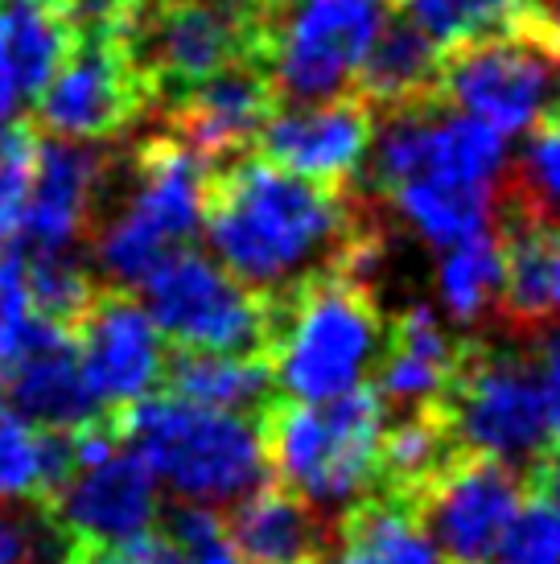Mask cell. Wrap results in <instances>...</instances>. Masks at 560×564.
I'll return each instance as SVG.
<instances>
[{
    "label": "cell",
    "instance_id": "1",
    "mask_svg": "<svg viewBox=\"0 0 560 564\" xmlns=\"http://www.w3.org/2000/svg\"><path fill=\"white\" fill-rule=\"evenodd\" d=\"M203 236L218 264L268 301L326 268L371 276L384 260V231L355 186L313 182L260 153L206 165Z\"/></svg>",
    "mask_w": 560,
    "mask_h": 564
},
{
    "label": "cell",
    "instance_id": "2",
    "mask_svg": "<svg viewBox=\"0 0 560 564\" xmlns=\"http://www.w3.org/2000/svg\"><path fill=\"white\" fill-rule=\"evenodd\" d=\"M388 338L384 310L367 276L326 268L272 301L268 371L284 400H334L371 383Z\"/></svg>",
    "mask_w": 560,
    "mask_h": 564
},
{
    "label": "cell",
    "instance_id": "3",
    "mask_svg": "<svg viewBox=\"0 0 560 564\" xmlns=\"http://www.w3.org/2000/svg\"><path fill=\"white\" fill-rule=\"evenodd\" d=\"M111 429L182 502H235L268 478L260 416L206 408L170 392L111 412Z\"/></svg>",
    "mask_w": 560,
    "mask_h": 564
},
{
    "label": "cell",
    "instance_id": "4",
    "mask_svg": "<svg viewBox=\"0 0 560 564\" xmlns=\"http://www.w3.org/2000/svg\"><path fill=\"white\" fill-rule=\"evenodd\" d=\"M388 404L371 383L334 400H280L260 416L268 470L280 486L305 499L334 523L379 490V445L388 429Z\"/></svg>",
    "mask_w": 560,
    "mask_h": 564
},
{
    "label": "cell",
    "instance_id": "5",
    "mask_svg": "<svg viewBox=\"0 0 560 564\" xmlns=\"http://www.w3.org/2000/svg\"><path fill=\"white\" fill-rule=\"evenodd\" d=\"M125 170L132 177L125 206L91 227L95 272L111 289H132L170 251L190 248L206 206V165L170 132L140 137Z\"/></svg>",
    "mask_w": 560,
    "mask_h": 564
},
{
    "label": "cell",
    "instance_id": "6",
    "mask_svg": "<svg viewBox=\"0 0 560 564\" xmlns=\"http://www.w3.org/2000/svg\"><path fill=\"white\" fill-rule=\"evenodd\" d=\"M437 91L498 137H519L552 120L560 104V46L536 0L507 30L441 50Z\"/></svg>",
    "mask_w": 560,
    "mask_h": 564
},
{
    "label": "cell",
    "instance_id": "7",
    "mask_svg": "<svg viewBox=\"0 0 560 564\" xmlns=\"http://www.w3.org/2000/svg\"><path fill=\"white\" fill-rule=\"evenodd\" d=\"M144 310L161 338L182 350L215 355H265L272 334V301L251 293L218 264L215 256L194 248L170 251L140 281Z\"/></svg>",
    "mask_w": 560,
    "mask_h": 564
},
{
    "label": "cell",
    "instance_id": "8",
    "mask_svg": "<svg viewBox=\"0 0 560 564\" xmlns=\"http://www.w3.org/2000/svg\"><path fill=\"white\" fill-rule=\"evenodd\" d=\"M437 412L445 416L457 449L511 462L519 470L552 445L540 371L498 346L466 343L457 376Z\"/></svg>",
    "mask_w": 560,
    "mask_h": 564
},
{
    "label": "cell",
    "instance_id": "9",
    "mask_svg": "<svg viewBox=\"0 0 560 564\" xmlns=\"http://www.w3.org/2000/svg\"><path fill=\"white\" fill-rule=\"evenodd\" d=\"M391 0H289L268 17L260 63L272 75L277 104H317L355 87Z\"/></svg>",
    "mask_w": 560,
    "mask_h": 564
},
{
    "label": "cell",
    "instance_id": "10",
    "mask_svg": "<svg viewBox=\"0 0 560 564\" xmlns=\"http://www.w3.org/2000/svg\"><path fill=\"white\" fill-rule=\"evenodd\" d=\"M268 17H244L218 0H144L128 21V50L153 91V108L215 70L265 54Z\"/></svg>",
    "mask_w": 560,
    "mask_h": 564
},
{
    "label": "cell",
    "instance_id": "11",
    "mask_svg": "<svg viewBox=\"0 0 560 564\" xmlns=\"http://www.w3.org/2000/svg\"><path fill=\"white\" fill-rule=\"evenodd\" d=\"M153 108L125 33H75L58 70L33 99V128L66 141H120Z\"/></svg>",
    "mask_w": 560,
    "mask_h": 564
},
{
    "label": "cell",
    "instance_id": "12",
    "mask_svg": "<svg viewBox=\"0 0 560 564\" xmlns=\"http://www.w3.org/2000/svg\"><path fill=\"white\" fill-rule=\"evenodd\" d=\"M528 490V470L486 454H457L412 495L445 564H491Z\"/></svg>",
    "mask_w": 560,
    "mask_h": 564
},
{
    "label": "cell",
    "instance_id": "13",
    "mask_svg": "<svg viewBox=\"0 0 560 564\" xmlns=\"http://www.w3.org/2000/svg\"><path fill=\"white\" fill-rule=\"evenodd\" d=\"M42 511L46 528L63 544L116 549L153 532L161 519V499L149 466L116 441L108 454L71 466L63 486L42 502Z\"/></svg>",
    "mask_w": 560,
    "mask_h": 564
},
{
    "label": "cell",
    "instance_id": "14",
    "mask_svg": "<svg viewBox=\"0 0 560 564\" xmlns=\"http://www.w3.org/2000/svg\"><path fill=\"white\" fill-rule=\"evenodd\" d=\"M116 158L87 141H66L37 132L30 194L21 210L13 251H71L99 223V203L108 198Z\"/></svg>",
    "mask_w": 560,
    "mask_h": 564
},
{
    "label": "cell",
    "instance_id": "15",
    "mask_svg": "<svg viewBox=\"0 0 560 564\" xmlns=\"http://www.w3.org/2000/svg\"><path fill=\"white\" fill-rule=\"evenodd\" d=\"M71 334H75L87 383L108 416L153 395L157 383L165 379L170 359H165L161 329L153 326L149 310L132 297V289L99 284L91 310L78 317Z\"/></svg>",
    "mask_w": 560,
    "mask_h": 564
},
{
    "label": "cell",
    "instance_id": "16",
    "mask_svg": "<svg viewBox=\"0 0 560 564\" xmlns=\"http://www.w3.org/2000/svg\"><path fill=\"white\" fill-rule=\"evenodd\" d=\"M371 141V104L346 91L317 104H277L265 128L256 132L251 153L326 186H355Z\"/></svg>",
    "mask_w": 560,
    "mask_h": 564
},
{
    "label": "cell",
    "instance_id": "17",
    "mask_svg": "<svg viewBox=\"0 0 560 564\" xmlns=\"http://www.w3.org/2000/svg\"><path fill=\"white\" fill-rule=\"evenodd\" d=\"M272 108H277V87L260 58H239L161 104L165 132L186 144L203 165L251 153L256 132L265 128Z\"/></svg>",
    "mask_w": 560,
    "mask_h": 564
},
{
    "label": "cell",
    "instance_id": "18",
    "mask_svg": "<svg viewBox=\"0 0 560 564\" xmlns=\"http://www.w3.org/2000/svg\"><path fill=\"white\" fill-rule=\"evenodd\" d=\"M0 392L25 421L50 433H78L108 416L78 362L75 334L37 314L0 371Z\"/></svg>",
    "mask_w": 560,
    "mask_h": 564
},
{
    "label": "cell",
    "instance_id": "19",
    "mask_svg": "<svg viewBox=\"0 0 560 564\" xmlns=\"http://www.w3.org/2000/svg\"><path fill=\"white\" fill-rule=\"evenodd\" d=\"M466 338H453L433 305H408L379 350V400L388 412H429L450 392Z\"/></svg>",
    "mask_w": 560,
    "mask_h": 564
},
{
    "label": "cell",
    "instance_id": "20",
    "mask_svg": "<svg viewBox=\"0 0 560 564\" xmlns=\"http://www.w3.org/2000/svg\"><path fill=\"white\" fill-rule=\"evenodd\" d=\"M227 540L244 564H326L334 523L322 519L289 486H256L223 519Z\"/></svg>",
    "mask_w": 560,
    "mask_h": 564
},
{
    "label": "cell",
    "instance_id": "21",
    "mask_svg": "<svg viewBox=\"0 0 560 564\" xmlns=\"http://www.w3.org/2000/svg\"><path fill=\"white\" fill-rule=\"evenodd\" d=\"M503 243V293L498 310L507 326L536 334L560 322V227L495 210Z\"/></svg>",
    "mask_w": 560,
    "mask_h": 564
},
{
    "label": "cell",
    "instance_id": "22",
    "mask_svg": "<svg viewBox=\"0 0 560 564\" xmlns=\"http://www.w3.org/2000/svg\"><path fill=\"white\" fill-rule=\"evenodd\" d=\"M437 75H441V50L391 0L388 17L379 21L371 46L358 63L351 91L358 99H367L375 116H384V111L424 104V99L441 95L437 91Z\"/></svg>",
    "mask_w": 560,
    "mask_h": 564
},
{
    "label": "cell",
    "instance_id": "23",
    "mask_svg": "<svg viewBox=\"0 0 560 564\" xmlns=\"http://www.w3.org/2000/svg\"><path fill=\"white\" fill-rule=\"evenodd\" d=\"M326 564H445V556L429 540L412 499L375 490L343 516Z\"/></svg>",
    "mask_w": 560,
    "mask_h": 564
},
{
    "label": "cell",
    "instance_id": "24",
    "mask_svg": "<svg viewBox=\"0 0 560 564\" xmlns=\"http://www.w3.org/2000/svg\"><path fill=\"white\" fill-rule=\"evenodd\" d=\"M170 392L182 400L244 416H265L272 388L265 355H215V350H177V359L165 362Z\"/></svg>",
    "mask_w": 560,
    "mask_h": 564
},
{
    "label": "cell",
    "instance_id": "25",
    "mask_svg": "<svg viewBox=\"0 0 560 564\" xmlns=\"http://www.w3.org/2000/svg\"><path fill=\"white\" fill-rule=\"evenodd\" d=\"M71 466V433H50L30 424L0 392V499L42 507L63 486Z\"/></svg>",
    "mask_w": 560,
    "mask_h": 564
},
{
    "label": "cell",
    "instance_id": "26",
    "mask_svg": "<svg viewBox=\"0 0 560 564\" xmlns=\"http://www.w3.org/2000/svg\"><path fill=\"white\" fill-rule=\"evenodd\" d=\"M498 293H503V243H498L495 227H483V231L441 248L437 297L457 326L483 322L498 305Z\"/></svg>",
    "mask_w": 560,
    "mask_h": 564
},
{
    "label": "cell",
    "instance_id": "27",
    "mask_svg": "<svg viewBox=\"0 0 560 564\" xmlns=\"http://www.w3.org/2000/svg\"><path fill=\"white\" fill-rule=\"evenodd\" d=\"M453 454H457V445L437 408L396 412V421L388 416L384 445H379V490H396V495L412 499Z\"/></svg>",
    "mask_w": 560,
    "mask_h": 564
},
{
    "label": "cell",
    "instance_id": "28",
    "mask_svg": "<svg viewBox=\"0 0 560 564\" xmlns=\"http://www.w3.org/2000/svg\"><path fill=\"white\" fill-rule=\"evenodd\" d=\"M528 132V144L519 149V158H507V170L498 177L495 210L560 227V124L545 120Z\"/></svg>",
    "mask_w": 560,
    "mask_h": 564
},
{
    "label": "cell",
    "instance_id": "29",
    "mask_svg": "<svg viewBox=\"0 0 560 564\" xmlns=\"http://www.w3.org/2000/svg\"><path fill=\"white\" fill-rule=\"evenodd\" d=\"M0 13H4V42H9L21 99H37V91L66 58L75 33L58 21L46 0H4Z\"/></svg>",
    "mask_w": 560,
    "mask_h": 564
},
{
    "label": "cell",
    "instance_id": "30",
    "mask_svg": "<svg viewBox=\"0 0 560 564\" xmlns=\"http://www.w3.org/2000/svg\"><path fill=\"white\" fill-rule=\"evenodd\" d=\"M21 268H25V289H30V305L37 317H46L54 326L75 329V322L91 310L95 293H99V276L91 264L71 251H17Z\"/></svg>",
    "mask_w": 560,
    "mask_h": 564
},
{
    "label": "cell",
    "instance_id": "31",
    "mask_svg": "<svg viewBox=\"0 0 560 564\" xmlns=\"http://www.w3.org/2000/svg\"><path fill=\"white\" fill-rule=\"evenodd\" d=\"M396 4L437 50L507 30L531 9V0H396Z\"/></svg>",
    "mask_w": 560,
    "mask_h": 564
},
{
    "label": "cell",
    "instance_id": "32",
    "mask_svg": "<svg viewBox=\"0 0 560 564\" xmlns=\"http://www.w3.org/2000/svg\"><path fill=\"white\" fill-rule=\"evenodd\" d=\"M33 158H37V128L33 120L0 124V248H13L25 194H30Z\"/></svg>",
    "mask_w": 560,
    "mask_h": 564
},
{
    "label": "cell",
    "instance_id": "33",
    "mask_svg": "<svg viewBox=\"0 0 560 564\" xmlns=\"http://www.w3.org/2000/svg\"><path fill=\"white\" fill-rule=\"evenodd\" d=\"M30 322H33V305H30V289H25L21 256L0 248V371L17 355V346L25 338Z\"/></svg>",
    "mask_w": 560,
    "mask_h": 564
},
{
    "label": "cell",
    "instance_id": "34",
    "mask_svg": "<svg viewBox=\"0 0 560 564\" xmlns=\"http://www.w3.org/2000/svg\"><path fill=\"white\" fill-rule=\"evenodd\" d=\"M71 33H125L144 0H46Z\"/></svg>",
    "mask_w": 560,
    "mask_h": 564
},
{
    "label": "cell",
    "instance_id": "35",
    "mask_svg": "<svg viewBox=\"0 0 560 564\" xmlns=\"http://www.w3.org/2000/svg\"><path fill=\"white\" fill-rule=\"evenodd\" d=\"M540 388H545V412H548V437L560 445V326H548V338L540 346Z\"/></svg>",
    "mask_w": 560,
    "mask_h": 564
},
{
    "label": "cell",
    "instance_id": "36",
    "mask_svg": "<svg viewBox=\"0 0 560 564\" xmlns=\"http://www.w3.org/2000/svg\"><path fill=\"white\" fill-rule=\"evenodd\" d=\"M17 104H21V87H17V70L9 58V42H4V13H0V124L13 120Z\"/></svg>",
    "mask_w": 560,
    "mask_h": 564
},
{
    "label": "cell",
    "instance_id": "37",
    "mask_svg": "<svg viewBox=\"0 0 560 564\" xmlns=\"http://www.w3.org/2000/svg\"><path fill=\"white\" fill-rule=\"evenodd\" d=\"M33 561V535L17 519L0 516V564H30Z\"/></svg>",
    "mask_w": 560,
    "mask_h": 564
},
{
    "label": "cell",
    "instance_id": "38",
    "mask_svg": "<svg viewBox=\"0 0 560 564\" xmlns=\"http://www.w3.org/2000/svg\"><path fill=\"white\" fill-rule=\"evenodd\" d=\"M536 9L545 13L548 30H552V37H557V46H560V0H536Z\"/></svg>",
    "mask_w": 560,
    "mask_h": 564
},
{
    "label": "cell",
    "instance_id": "39",
    "mask_svg": "<svg viewBox=\"0 0 560 564\" xmlns=\"http://www.w3.org/2000/svg\"><path fill=\"white\" fill-rule=\"evenodd\" d=\"M552 120H557V124H560V104H557V111H552Z\"/></svg>",
    "mask_w": 560,
    "mask_h": 564
}]
</instances>
